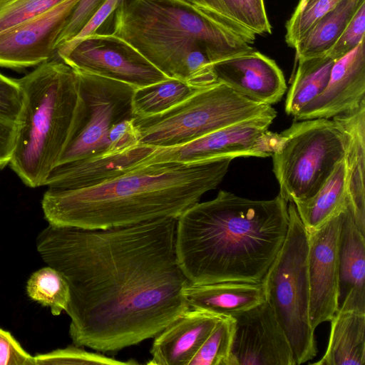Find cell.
<instances>
[{
  "label": "cell",
  "instance_id": "obj_35",
  "mask_svg": "<svg viewBox=\"0 0 365 365\" xmlns=\"http://www.w3.org/2000/svg\"><path fill=\"white\" fill-rule=\"evenodd\" d=\"M22 105V93L16 79L0 73V118L17 121Z\"/></svg>",
  "mask_w": 365,
  "mask_h": 365
},
{
  "label": "cell",
  "instance_id": "obj_16",
  "mask_svg": "<svg viewBox=\"0 0 365 365\" xmlns=\"http://www.w3.org/2000/svg\"><path fill=\"white\" fill-rule=\"evenodd\" d=\"M59 58L74 70L114 78L135 88L170 78L153 66L98 40L85 39Z\"/></svg>",
  "mask_w": 365,
  "mask_h": 365
},
{
  "label": "cell",
  "instance_id": "obj_19",
  "mask_svg": "<svg viewBox=\"0 0 365 365\" xmlns=\"http://www.w3.org/2000/svg\"><path fill=\"white\" fill-rule=\"evenodd\" d=\"M356 224L353 207L343 212L338 247L337 311L365 313V237Z\"/></svg>",
  "mask_w": 365,
  "mask_h": 365
},
{
  "label": "cell",
  "instance_id": "obj_13",
  "mask_svg": "<svg viewBox=\"0 0 365 365\" xmlns=\"http://www.w3.org/2000/svg\"><path fill=\"white\" fill-rule=\"evenodd\" d=\"M234 318L237 365H296L287 334L267 300Z\"/></svg>",
  "mask_w": 365,
  "mask_h": 365
},
{
  "label": "cell",
  "instance_id": "obj_26",
  "mask_svg": "<svg viewBox=\"0 0 365 365\" xmlns=\"http://www.w3.org/2000/svg\"><path fill=\"white\" fill-rule=\"evenodd\" d=\"M197 88L176 78L135 88L132 97L134 117H147L163 113L182 103Z\"/></svg>",
  "mask_w": 365,
  "mask_h": 365
},
{
  "label": "cell",
  "instance_id": "obj_11",
  "mask_svg": "<svg viewBox=\"0 0 365 365\" xmlns=\"http://www.w3.org/2000/svg\"><path fill=\"white\" fill-rule=\"evenodd\" d=\"M344 211L319 228L307 231L309 319L314 331L322 323L329 322L337 311L338 247Z\"/></svg>",
  "mask_w": 365,
  "mask_h": 365
},
{
  "label": "cell",
  "instance_id": "obj_1",
  "mask_svg": "<svg viewBox=\"0 0 365 365\" xmlns=\"http://www.w3.org/2000/svg\"><path fill=\"white\" fill-rule=\"evenodd\" d=\"M177 219L105 230L48 224L37 252L68 282L76 346L116 352L154 338L190 309L178 263Z\"/></svg>",
  "mask_w": 365,
  "mask_h": 365
},
{
  "label": "cell",
  "instance_id": "obj_38",
  "mask_svg": "<svg viewBox=\"0 0 365 365\" xmlns=\"http://www.w3.org/2000/svg\"><path fill=\"white\" fill-rule=\"evenodd\" d=\"M17 123L0 118V170L9 165L16 144Z\"/></svg>",
  "mask_w": 365,
  "mask_h": 365
},
{
  "label": "cell",
  "instance_id": "obj_34",
  "mask_svg": "<svg viewBox=\"0 0 365 365\" xmlns=\"http://www.w3.org/2000/svg\"><path fill=\"white\" fill-rule=\"evenodd\" d=\"M105 0H80L69 16L56 43V50L72 39L86 24Z\"/></svg>",
  "mask_w": 365,
  "mask_h": 365
},
{
  "label": "cell",
  "instance_id": "obj_24",
  "mask_svg": "<svg viewBox=\"0 0 365 365\" xmlns=\"http://www.w3.org/2000/svg\"><path fill=\"white\" fill-rule=\"evenodd\" d=\"M365 0H343L324 15L296 45V59L328 53Z\"/></svg>",
  "mask_w": 365,
  "mask_h": 365
},
{
  "label": "cell",
  "instance_id": "obj_15",
  "mask_svg": "<svg viewBox=\"0 0 365 365\" xmlns=\"http://www.w3.org/2000/svg\"><path fill=\"white\" fill-rule=\"evenodd\" d=\"M213 68L217 82L255 102L272 106L287 90L275 61L254 49L213 63Z\"/></svg>",
  "mask_w": 365,
  "mask_h": 365
},
{
  "label": "cell",
  "instance_id": "obj_4",
  "mask_svg": "<svg viewBox=\"0 0 365 365\" xmlns=\"http://www.w3.org/2000/svg\"><path fill=\"white\" fill-rule=\"evenodd\" d=\"M113 13L110 31L85 39L115 43L130 57L189 85V56L195 48L201 45L218 59L238 44L233 33L162 0H120Z\"/></svg>",
  "mask_w": 365,
  "mask_h": 365
},
{
  "label": "cell",
  "instance_id": "obj_36",
  "mask_svg": "<svg viewBox=\"0 0 365 365\" xmlns=\"http://www.w3.org/2000/svg\"><path fill=\"white\" fill-rule=\"evenodd\" d=\"M120 1L105 0L82 29L72 39L56 49V53L58 56L60 57L66 54L86 38L96 33L110 15L113 13Z\"/></svg>",
  "mask_w": 365,
  "mask_h": 365
},
{
  "label": "cell",
  "instance_id": "obj_29",
  "mask_svg": "<svg viewBox=\"0 0 365 365\" xmlns=\"http://www.w3.org/2000/svg\"><path fill=\"white\" fill-rule=\"evenodd\" d=\"M193 12L223 29L232 32L248 44L255 42L256 34L248 28L234 20L229 14L222 0H162Z\"/></svg>",
  "mask_w": 365,
  "mask_h": 365
},
{
  "label": "cell",
  "instance_id": "obj_30",
  "mask_svg": "<svg viewBox=\"0 0 365 365\" xmlns=\"http://www.w3.org/2000/svg\"><path fill=\"white\" fill-rule=\"evenodd\" d=\"M343 0H299L286 24L285 41L294 48L303 36L327 13Z\"/></svg>",
  "mask_w": 365,
  "mask_h": 365
},
{
  "label": "cell",
  "instance_id": "obj_40",
  "mask_svg": "<svg viewBox=\"0 0 365 365\" xmlns=\"http://www.w3.org/2000/svg\"><path fill=\"white\" fill-rule=\"evenodd\" d=\"M230 16L252 30L251 19L243 0H222Z\"/></svg>",
  "mask_w": 365,
  "mask_h": 365
},
{
  "label": "cell",
  "instance_id": "obj_20",
  "mask_svg": "<svg viewBox=\"0 0 365 365\" xmlns=\"http://www.w3.org/2000/svg\"><path fill=\"white\" fill-rule=\"evenodd\" d=\"M331 119L344 137L347 193L356 224L365 234V101Z\"/></svg>",
  "mask_w": 365,
  "mask_h": 365
},
{
  "label": "cell",
  "instance_id": "obj_21",
  "mask_svg": "<svg viewBox=\"0 0 365 365\" xmlns=\"http://www.w3.org/2000/svg\"><path fill=\"white\" fill-rule=\"evenodd\" d=\"M184 296L191 309L235 317L266 300L262 282L227 281L205 284L188 283Z\"/></svg>",
  "mask_w": 365,
  "mask_h": 365
},
{
  "label": "cell",
  "instance_id": "obj_39",
  "mask_svg": "<svg viewBox=\"0 0 365 365\" xmlns=\"http://www.w3.org/2000/svg\"><path fill=\"white\" fill-rule=\"evenodd\" d=\"M243 1L251 19L252 31L255 34H270L272 33V26L266 13L264 0Z\"/></svg>",
  "mask_w": 365,
  "mask_h": 365
},
{
  "label": "cell",
  "instance_id": "obj_31",
  "mask_svg": "<svg viewBox=\"0 0 365 365\" xmlns=\"http://www.w3.org/2000/svg\"><path fill=\"white\" fill-rule=\"evenodd\" d=\"M36 365H130L138 364L134 360L120 361L106 355L86 351L76 345L58 349L34 356Z\"/></svg>",
  "mask_w": 365,
  "mask_h": 365
},
{
  "label": "cell",
  "instance_id": "obj_33",
  "mask_svg": "<svg viewBox=\"0 0 365 365\" xmlns=\"http://www.w3.org/2000/svg\"><path fill=\"white\" fill-rule=\"evenodd\" d=\"M365 2L358 9L349 24L327 53L336 61L354 50L365 38Z\"/></svg>",
  "mask_w": 365,
  "mask_h": 365
},
{
  "label": "cell",
  "instance_id": "obj_22",
  "mask_svg": "<svg viewBox=\"0 0 365 365\" xmlns=\"http://www.w3.org/2000/svg\"><path fill=\"white\" fill-rule=\"evenodd\" d=\"M327 350L316 365L365 364V313L336 311L331 320Z\"/></svg>",
  "mask_w": 365,
  "mask_h": 365
},
{
  "label": "cell",
  "instance_id": "obj_10",
  "mask_svg": "<svg viewBox=\"0 0 365 365\" xmlns=\"http://www.w3.org/2000/svg\"><path fill=\"white\" fill-rule=\"evenodd\" d=\"M276 116L266 115L251 118L178 146L157 148L144 160L143 165L189 163L222 158L270 157L282 139L280 133L268 130Z\"/></svg>",
  "mask_w": 365,
  "mask_h": 365
},
{
  "label": "cell",
  "instance_id": "obj_3",
  "mask_svg": "<svg viewBox=\"0 0 365 365\" xmlns=\"http://www.w3.org/2000/svg\"><path fill=\"white\" fill-rule=\"evenodd\" d=\"M232 160L144 165L88 187L48 188L41 200L44 217L50 225L86 230L178 218L218 186Z\"/></svg>",
  "mask_w": 365,
  "mask_h": 365
},
{
  "label": "cell",
  "instance_id": "obj_5",
  "mask_svg": "<svg viewBox=\"0 0 365 365\" xmlns=\"http://www.w3.org/2000/svg\"><path fill=\"white\" fill-rule=\"evenodd\" d=\"M22 105L10 167L28 187L44 186L67 145L81 128L86 109L76 72L49 60L16 79Z\"/></svg>",
  "mask_w": 365,
  "mask_h": 365
},
{
  "label": "cell",
  "instance_id": "obj_25",
  "mask_svg": "<svg viewBox=\"0 0 365 365\" xmlns=\"http://www.w3.org/2000/svg\"><path fill=\"white\" fill-rule=\"evenodd\" d=\"M297 61L284 107L286 113L293 117L324 91L335 61L327 54Z\"/></svg>",
  "mask_w": 365,
  "mask_h": 365
},
{
  "label": "cell",
  "instance_id": "obj_28",
  "mask_svg": "<svg viewBox=\"0 0 365 365\" xmlns=\"http://www.w3.org/2000/svg\"><path fill=\"white\" fill-rule=\"evenodd\" d=\"M235 319L222 317L188 365H237L232 354Z\"/></svg>",
  "mask_w": 365,
  "mask_h": 365
},
{
  "label": "cell",
  "instance_id": "obj_7",
  "mask_svg": "<svg viewBox=\"0 0 365 365\" xmlns=\"http://www.w3.org/2000/svg\"><path fill=\"white\" fill-rule=\"evenodd\" d=\"M266 115H277V111L270 105L251 101L216 82L163 113L134 117V124L140 144L161 148L178 146L236 123Z\"/></svg>",
  "mask_w": 365,
  "mask_h": 365
},
{
  "label": "cell",
  "instance_id": "obj_18",
  "mask_svg": "<svg viewBox=\"0 0 365 365\" xmlns=\"http://www.w3.org/2000/svg\"><path fill=\"white\" fill-rule=\"evenodd\" d=\"M223 316L188 309L154 338L151 365H188L216 324Z\"/></svg>",
  "mask_w": 365,
  "mask_h": 365
},
{
  "label": "cell",
  "instance_id": "obj_17",
  "mask_svg": "<svg viewBox=\"0 0 365 365\" xmlns=\"http://www.w3.org/2000/svg\"><path fill=\"white\" fill-rule=\"evenodd\" d=\"M157 148L139 144L115 155H98L56 165L44 186L48 189L68 190L100 184L142 166Z\"/></svg>",
  "mask_w": 365,
  "mask_h": 365
},
{
  "label": "cell",
  "instance_id": "obj_37",
  "mask_svg": "<svg viewBox=\"0 0 365 365\" xmlns=\"http://www.w3.org/2000/svg\"><path fill=\"white\" fill-rule=\"evenodd\" d=\"M0 365H36L34 356L26 352L9 331L1 328Z\"/></svg>",
  "mask_w": 365,
  "mask_h": 365
},
{
  "label": "cell",
  "instance_id": "obj_23",
  "mask_svg": "<svg viewBox=\"0 0 365 365\" xmlns=\"http://www.w3.org/2000/svg\"><path fill=\"white\" fill-rule=\"evenodd\" d=\"M349 203L343 159L314 195L294 204L306 230L310 232L344 211Z\"/></svg>",
  "mask_w": 365,
  "mask_h": 365
},
{
  "label": "cell",
  "instance_id": "obj_14",
  "mask_svg": "<svg viewBox=\"0 0 365 365\" xmlns=\"http://www.w3.org/2000/svg\"><path fill=\"white\" fill-rule=\"evenodd\" d=\"M365 101V38L334 61L324 91L294 116L295 120L332 118Z\"/></svg>",
  "mask_w": 365,
  "mask_h": 365
},
{
  "label": "cell",
  "instance_id": "obj_27",
  "mask_svg": "<svg viewBox=\"0 0 365 365\" xmlns=\"http://www.w3.org/2000/svg\"><path fill=\"white\" fill-rule=\"evenodd\" d=\"M26 293L30 299L50 308L58 316L66 312L70 301V287L64 276L47 266L34 272L27 281Z\"/></svg>",
  "mask_w": 365,
  "mask_h": 365
},
{
  "label": "cell",
  "instance_id": "obj_2",
  "mask_svg": "<svg viewBox=\"0 0 365 365\" xmlns=\"http://www.w3.org/2000/svg\"><path fill=\"white\" fill-rule=\"evenodd\" d=\"M288 202L255 200L220 190L177 219L175 248L192 284L262 281L285 239Z\"/></svg>",
  "mask_w": 365,
  "mask_h": 365
},
{
  "label": "cell",
  "instance_id": "obj_9",
  "mask_svg": "<svg viewBox=\"0 0 365 365\" xmlns=\"http://www.w3.org/2000/svg\"><path fill=\"white\" fill-rule=\"evenodd\" d=\"M74 71L86 113L82 125L67 145L57 165L105 155L111 128L119 122L134 117L132 97L135 88L114 78Z\"/></svg>",
  "mask_w": 365,
  "mask_h": 365
},
{
  "label": "cell",
  "instance_id": "obj_6",
  "mask_svg": "<svg viewBox=\"0 0 365 365\" xmlns=\"http://www.w3.org/2000/svg\"><path fill=\"white\" fill-rule=\"evenodd\" d=\"M288 213L285 239L262 282L266 300L287 334L296 365H300L313 359L317 349L309 319L307 232L293 202Z\"/></svg>",
  "mask_w": 365,
  "mask_h": 365
},
{
  "label": "cell",
  "instance_id": "obj_32",
  "mask_svg": "<svg viewBox=\"0 0 365 365\" xmlns=\"http://www.w3.org/2000/svg\"><path fill=\"white\" fill-rule=\"evenodd\" d=\"M64 0H0V33L36 17Z\"/></svg>",
  "mask_w": 365,
  "mask_h": 365
},
{
  "label": "cell",
  "instance_id": "obj_8",
  "mask_svg": "<svg viewBox=\"0 0 365 365\" xmlns=\"http://www.w3.org/2000/svg\"><path fill=\"white\" fill-rule=\"evenodd\" d=\"M273 153L279 195L287 202L311 197L344 157L343 135L330 118L295 120Z\"/></svg>",
  "mask_w": 365,
  "mask_h": 365
},
{
  "label": "cell",
  "instance_id": "obj_12",
  "mask_svg": "<svg viewBox=\"0 0 365 365\" xmlns=\"http://www.w3.org/2000/svg\"><path fill=\"white\" fill-rule=\"evenodd\" d=\"M80 0H64L43 14L0 33V66H37L56 53V41Z\"/></svg>",
  "mask_w": 365,
  "mask_h": 365
}]
</instances>
